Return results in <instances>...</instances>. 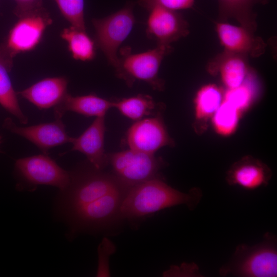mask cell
Instances as JSON below:
<instances>
[{
    "instance_id": "4",
    "label": "cell",
    "mask_w": 277,
    "mask_h": 277,
    "mask_svg": "<svg viewBox=\"0 0 277 277\" xmlns=\"http://www.w3.org/2000/svg\"><path fill=\"white\" fill-rule=\"evenodd\" d=\"M172 51L171 45H157L145 52L133 54L130 48L120 51L118 65L115 69L116 76L131 87L136 81H143L153 89L162 91L164 82L159 77V71L164 57Z\"/></svg>"
},
{
    "instance_id": "11",
    "label": "cell",
    "mask_w": 277,
    "mask_h": 277,
    "mask_svg": "<svg viewBox=\"0 0 277 277\" xmlns=\"http://www.w3.org/2000/svg\"><path fill=\"white\" fill-rule=\"evenodd\" d=\"M149 11L146 34L157 45H170L171 43L189 34L187 22L177 11L154 7Z\"/></svg>"
},
{
    "instance_id": "2",
    "label": "cell",
    "mask_w": 277,
    "mask_h": 277,
    "mask_svg": "<svg viewBox=\"0 0 277 277\" xmlns=\"http://www.w3.org/2000/svg\"><path fill=\"white\" fill-rule=\"evenodd\" d=\"M202 197L201 192L197 189L182 192L154 177L128 190L121 206L120 217L121 220L140 218L180 205L193 209Z\"/></svg>"
},
{
    "instance_id": "1",
    "label": "cell",
    "mask_w": 277,
    "mask_h": 277,
    "mask_svg": "<svg viewBox=\"0 0 277 277\" xmlns=\"http://www.w3.org/2000/svg\"><path fill=\"white\" fill-rule=\"evenodd\" d=\"M92 167L70 172V183L62 191L61 209L79 228L105 227L121 220V206L129 189L114 175Z\"/></svg>"
},
{
    "instance_id": "8",
    "label": "cell",
    "mask_w": 277,
    "mask_h": 277,
    "mask_svg": "<svg viewBox=\"0 0 277 277\" xmlns=\"http://www.w3.org/2000/svg\"><path fill=\"white\" fill-rule=\"evenodd\" d=\"M107 156L114 175L129 189L154 178L162 165L161 160L154 154L130 149L108 153Z\"/></svg>"
},
{
    "instance_id": "13",
    "label": "cell",
    "mask_w": 277,
    "mask_h": 277,
    "mask_svg": "<svg viewBox=\"0 0 277 277\" xmlns=\"http://www.w3.org/2000/svg\"><path fill=\"white\" fill-rule=\"evenodd\" d=\"M105 131V116L96 117L81 135L72 137L71 151L83 153L94 168L103 169L108 164L107 154L104 150Z\"/></svg>"
},
{
    "instance_id": "29",
    "label": "cell",
    "mask_w": 277,
    "mask_h": 277,
    "mask_svg": "<svg viewBox=\"0 0 277 277\" xmlns=\"http://www.w3.org/2000/svg\"><path fill=\"white\" fill-rule=\"evenodd\" d=\"M2 143V136L0 135V145Z\"/></svg>"
},
{
    "instance_id": "28",
    "label": "cell",
    "mask_w": 277,
    "mask_h": 277,
    "mask_svg": "<svg viewBox=\"0 0 277 277\" xmlns=\"http://www.w3.org/2000/svg\"><path fill=\"white\" fill-rule=\"evenodd\" d=\"M14 13L18 17L43 7L42 0H14Z\"/></svg>"
},
{
    "instance_id": "23",
    "label": "cell",
    "mask_w": 277,
    "mask_h": 277,
    "mask_svg": "<svg viewBox=\"0 0 277 277\" xmlns=\"http://www.w3.org/2000/svg\"><path fill=\"white\" fill-rule=\"evenodd\" d=\"M240 111L229 103L223 101L213 114V126L221 135H229L238 126Z\"/></svg>"
},
{
    "instance_id": "9",
    "label": "cell",
    "mask_w": 277,
    "mask_h": 277,
    "mask_svg": "<svg viewBox=\"0 0 277 277\" xmlns=\"http://www.w3.org/2000/svg\"><path fill=\"white\" fill-rule=\"evenodd\" d=\"M3 126L11 132L28 140L45 154H48L52 148L70 143L72 138L67 134L62 118H55L51 122L35 125L19 126L11 118L7 117L4 120Z\"/></svg>"
},
{
    "instance_id": "5",
    "label": "cell",
    "mask_w": 277,
    "mask_h": 277,
    "mask_svg": "<svg viewBox=\"0 0 277 277\" xmlns=\"http://www.w3.org/2000/svg\"><path fill=\"white\" fill-rule=\"evenodd\" d=\"M52 23L50 15L44 7L18 17L5 42L0 45V51L13 64L17 54L31 51L39 45Z\"/></svg>"
},
{
    "instance_id": "22",
    "label": "cell",
    "mask_w": 277,
    "mask_h": 277,
    "mask_svg": "<svg viewBox=\"0 0 277 277\" xmlns=\"http://www.w3.org/2000/svg\"><path fill=\"white\" fill-rule=\"evenodd\" d=\"M222 90L214 84L204 85L197 91L194 103L195 114L199 119L213 115L223 101Z\"/></svg>"
},
{
    "instance_id": "16",
    "label": "cell",
    "mask_w": 277,
    "mask_h": 277,
    "mask_svg": "<svg viewBox=\"0 0 277 277\" xmlns=\"http://www.w3.org/2000/svg\"><path fill=\"white\" fill-rule=\"evenodd\" d=\"M112 108L110 101L95 94L73 96L67 93L62 101L54 107L55 118H62L67 111H72L86 116H105Z\"/></svg>"
},
{
    "instance_id": "19",
    "label": "cell",
    "mask_w": 277,
    "mask_h": 277,
    "mask_svg": "<svg viewBox=\"0 0 277 277\" xmlns=\"http://www.w3.org/2000/svg\"><path fill=\"white\" fill-rule=\"evenodd\" d=\"M13 64L9 63L0 51V105L15 116L23 124H26L28 118L23 112L18 103L9 73Z\"/></svg>"
},
{
    "instance_id": "24",
    "label": "cell",
    "mask_w": 277,
    "mask_h": 277,
    "mask_svg": "<svg viewBox=\"0 0 277 277\" xmlns=\"http://www.w3.org/2000/svg\"><path fill=\"white\" fill-rule=\"evenodd\" d=\"M63 16L71 26L86 30L84 0H54Z\"/></svg>"
},
{
    "instance_id": "20",
    "label": "cell",
    "mask_w": 277,
    "mask_h": 277,
    "mask_svg": "<svg viewBox=\"0 0 277 277\" xmlns=\"http://www.w3.org/2000/svg\"><path fill=\"white\" fill-rule=\"evenodd\" d=\"M60 36L67 42L68 50L75 60L85 62L94 58L95 42L88 35L86 30L71 26L64 29Z\"/></svg>"
},
{
    "instance_id": "25",
    "label": "cell",
    "mask_w": 277,
    "mask_h": 277,
    "mask_svg": "<svg viewBox=\"0 0 277 277\" xmlns=\"http://www.w3.org/2000/svg\"><path fill=\"white\" fill-rule=\"evenodd\" d=\"M251 97V90L244 83L237 88L228 89L224 94L223 101L240 111L249 105Z\"/></svg>"
},
{
    "instance_id": "14",
    "label": "cell",
    "mask_w": 277,
    "mask_h": 277,
    "mask_svg": "<svg viewBox=\"0 0 277 277\" xmlns=\"http://www.w3.org/2000/svg\"><path fill=\"white\" fill-rule=\"evenodd\" d=\"M68 81L65 76L46 77L17 94L39 109L58 105L67 93Z\"/></svg>"
},
{
    "instance_id": "17",
    "label": "cell",
    "mask_w": 277,
    "mask_h": 277,
    "mask_svg": "<svg viewBox=\"0 0 277 277\" xmlns=\"http://www.w3.org/2000/svg\"><path fill=\"white\" fill-rule=\"evenodd\" d=\"M269 177L270 172L264 165L246 160L232 167L228 173L227 181L230 185L253 190L266 185Z\"/></svg>"
},
{
    "instance_id": "10",
    "label": "cell",
    "mask_w": 277,
    "mask_h": 277,
    "mask_svg": "<svg viewBox=\"0 0 277 277\" xmlns=\"http://www.w3.org/2000/svg\"><path fill=\"white\" fill-rule=\"evenodd\" d=\"M125 142L130 149L149 154L172 143L159 114L137 121L127 130Z\"/></svg>"
},
{
    "instance_id": "12",
    "label": "cell",
    "mask_w": 277,
    "mask_h": 277,
    "mask_svg": "<svg viewBox=\"0 0 277 277\" xmlns=\"http://www.w3.org/2000/svg\"><path fill=\"white\" fill-rule=\"evenodd\" d=\"M215 30L225 51L257 57L265 51L266 44L263 39L241 26L217 22Z\"/></svg>"
},
{
    "instance_id": "6",
    "label": "cell",
    "mask_w": 277,
    "mask_h": 277,
    "mask_svg": "<svg viewBox=\"0 0 277 277\" xmlns=\"http://www.w3.org/2000/svg\"><path fill=\"white\" fill-rule=\"evenodd\" d=\"M134 4L127 2L120 10L102 18H93L96 47L104 54L109 64L115 69L118 65V49L129 35L135 22Z\"/></svg>"
},
{
    "instance_id": "21",
    "label": "cell",
    "mask_w": 277,
    "mask_h": 277,
    "mask_svg": "<svg viewBox=\"0 0 277 277\" xmlns=\"http://www.w3.org/2000/svg\"><path fill=\"white\" fill-rule=\"evenodd\" d=\"M112 107L117 109L126 117L139 121L145 116L152 115L157 106L151 96L138 94L112 101Z\"/></svg>"
},
{
    "instance_id": "7",
    "label": "cell",
    "mask_w": 277,
    "mask_h": 277,
    "mask_svg": "<svg viewBox=\"0 0 277 277\" xmlns=\"http://www.w3.org/2000/svg\"><path fill=\"white\" fill-rule=\"evenodd\" d=\"M14 171L19 189L23 185L31 189L45 185L56 187L62 191L67 187L71 180L70 172L63 169L45 153L17 159Z\"/></svg>"
},
{
    "instance_id": "18",
    "label": "cell",
    "mask_w": 277,
    "mask_h": 277,
    "mask_svg": "<svg viewBox=\"0 0 277 277\" xmlns=\"http://www.w3.org/2000/svg\"><path fill=\"white\" fill-rule=\"evenodd\" d=\"M219 20L226 22L229 18L236 19L241 26L252 33L257 28L256 15L253 7L258 4L265 5L269 0H217Z\"/></svg>"
},
{
    "instance_id": "27",
    "label": "cell",
    "mask_w": 277,
    "mask_h": 277,
    "mask_svg": "<svg viewBox=\"0 0 277 277\" xmlns=\"http://www.w3.org/2000/svg\"><path fill=\"white\" fill-rule=\"evenodd\" d=\"M114 251L113 244L107 239H105L98 249L99 265L97 273L98 276H109L108 258Z\"/></svg>"
},
{
    "instance_id": "26",
    "label": "cell",
    "mask_w": 277,
    "mask_h": 277,
    "mask_svg": "<svg viewBox=\"0 0 277 277\" xmlns=\"http://www.w3.org/2000/svg\"><path fill=\"white\" fill-rule=\"evenodd\" d=\"M195 0H138V4L149 11L154 7H162L172 10L191 8Z\"/></svg>"
},
{
    "instance_id": "15",
    "label": "cell",
    "mask_w": 277,
    "mask_h": 277,
    "mask_svg": "<svg viewBox=\"0 0 277 277\" xmlns=\"http://www.w3.org/2000/svg\"><path fill=\"white\" fill-rule=\"evenodd\" d=\"M246 56L224 51L209 64V71L219 72L228 89L237 88L245 83L248 72Z\"/></svg>"
},
{
    "instance_id": "3",
    "label": "cell",
    "mask_w": 277,
    "mask_h": 277,
    "mask_svg": "<svg viewBox=\"0 0 277 277\" xmlns=\"http://www.w3.org/2000/svg\"><path fill=\"white\" fill-rule=\"evenodd\" d=\"M220 273L241 277L276 276L275 236L267 233L263 240L256 245L238 246L229 262L221 268Z\"/></svg>"
}]
</instances>
